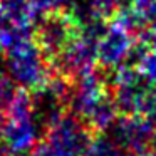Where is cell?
Wrapping results in <instances>:
<instances>
[{
    "label": "cell",
    "mask_w": 156,
    "mask_h": 156,
    "mask_svg": "<svg viewBox=\"0 0 156 156\" xmlns=\"http://www.w3.org/2000/svg\"><path fill=\"white\" fill-rule=\"evenodd\" d=\"M67 108L91 129L108 131L118 118V106L106 87V81L96 72L72 81Z\"/></svg>",
    "instance_id": "obj_1"
},
{
    "label": "cell",
    "mask_w": 156,
    "mask_h": 156,
    "mask_svg": "<svg viewBox=\"0 0 156 156\" xmlns=\"http://www.w3.org/2000/svg\"><path fill=\"white\" fill-rule=\"evenodd\" d=\"M4 66H5V61L2 59V55H0V71H2V67H4Z\"/></svg>",
    "instance_id": "obj_17"
},
{
    "label": "cell",
    "mask_w": 156,
    "mask_h": 156,
    "mask_svg": "<svg viewBox=\"0 0 156 156\" xmlns=\"http://www.w3.org/2000/svg\"><path fill=\"white\" fill-rule=\"evenodd\" d=\"M108 131L126 153L131 151L134 154L146 151V148L153 144L156 122L138 114H122L121 118H116Z\"/></svg>",
    "instance_id": "obj_6"
},
{
    "label": "cell",
    "mask_w": 156,
    "mask_h": 156,
    "mask_svg": "<svg viewBox=\"0 0 156 156\" xmlns=\"http://www.w3.org/2000/svg\"><path fill=\"white\" fill-rule=\"evenodd\" d=\"M5 69L9 77L25 91H34L52 77L49 59L34 39H27L7 49Z\"/></svg>",
    "instance_id": "obj_2"
},
{
    "label": "cell",
    "mask_w": 156,
    "mask_h": 156,
    "mask_svg": "<svg viewBox=\"0 0 156 156\" xmlns=\"http://www.w3.org/2000/svg\"><path fill=\"white\" fill-rule=\"evenodd\" d=\"M133 156H156V151H141V153H134Z\"/></svg>",
    "instance_id": "obj_16"
},
{
    "label": "cell",
    "mask_w": 156,
    "mask_h": 156,
    "mask_svg": "<svg viewBox=\"0 0 156 156\" xmlns=\"http://www.w3.org/2000/svg\"><path fill=\"white\" fill-rule=\"evenodd\" d=\"M42 15L35 10L32 0H0V22L17 29L34 30Z\"/></svg>",
    "instance_id": "obj_9"
},
{
    "label": "cell",
    "mask_w": 156,
    "mask_h": 156,
    "mask_svg": "<svg viewBox=\"0 0 156 156\" xmlns=\"http://www.w3.org/2000/svg\"><path fill=\"white\" fill-rule=\"evenodd\" d=\"M45 129L44 143L54 156H84L92 138V129L74 114L61 116Z\"/></svg>",
    "instance_id": "obj_3"
},
{
    "label": "cell",
    "mask_w": 156,
    "mask_h": 156,
    "mask_svg": "<svg viewBox=\"0 0 156 156\" xmlns=\"http://www.w3.org/2000/svg\"><path fill=\"white\" fill-rule=\"evenodd\" d=\"M77 34V27L66 12L47 14L39 20L37 27V44L42 49L44 55L52 61L74 35Z\"/></svg>",
    "instance_id": "obj_7"
},
{
    "label": "cell",
    "mask_w": 156,
    "mask_h": 156,
    "mask_svg": "<svg viewBox=\"0 0 156 156\" xmlns=\"http://www.w3.org/2000/svg\"><path fill=\"white\" fill-rule=\"evenodd\" d=\"M69 92L71 84L62 76L51 77L45 84L32 91V111L41 128H49L54 121L66 114L69 104Z\"/></svg>",
    "instance_id": "obj_5"
},
{
    "label": "cell",
    "mask_w": 156,
    "mask_h": 156,
    "mask_svg": "<svg viewBox=\"0 0 156 156\" xmlns=\"http://www.w3.org/2000/svg\"><path fill=\"white\" fill-rule=\"evenodd\" d=\"M17 91H15V82L10 77L0 74V114H7L9 106H10L12 99L15 98Z\"/></svg>",
    "instance_id": "obj_11"
},
{
    "label": "cell",
    "mask_w": 156,
    "mask_h": 156,
    "mask_svg": "<svg viewBox=\"0 0 156 156\" xmlns=\"http://www.w3.org/2000/svg\"><path fill=\"white\" fill-rule=\"evenodd\" d=\"M153 144H154V151H156V134H154V139H153Z\"/></svg>",
    "instance_id": "obj_18"
},
{
    "label": "cell",
    "mask_w": 156,
    "mask_h": 156,
    "mask_svg": "<svg viewBox=\"0 0 156 156\" xmlns=\"http://www.w3.org/2000/svg\"><path fill=\"white\" fill-rule=\"evenodd\" d=\"M134 44L131 32L112 22L106 27L98 42V64L109 71L119 67L129 59Z\"/></svg>",
    "instance_id": "obj_8"
},
{
    "label": "cell",
    "mask_w": 156,
    "mask_h": 156,
    "mask_svg": "<svg viewBox=\"0 0 156 156\" xmlns=\"http://www.w3.org/2000/svg\"><path fill=\"white\" fill-rule=\"evenodd\" d=\"M5 122H7V114H0V141H2V136H4Z\"/></svg>",
    "instance_id": "obj_15"
},
{
    "label": "cell",
    "mask_w": 156,
    "mask_h": 156,
    "mask_svg": "<svg viewBox=\"0 0 156 156\" xmlns=\"http://www.w3.org/2000/svg\"><path fill=\"white\" fill-rule=\"evenodd\" d=\"M54 69L69 82L94 71L98 64V42L76 34L69 44L52 59Z\"/></svg>",
    "instance_id": "obj_4"
},
{
    "label": "cell",
    "mask_w": 156,
    "mask_h": 156,
    "mask_svg": "<svg viewBox=\"0 0 156 156\" xmlns=\"http://www.w3.org/2000/svg\"><path fill=\"white\" fill-rule=\"evenodd\" d=\"M94 7L98 9V12L102 17H109V15H114L116 12L121 7H124L126 0H91Z\"/></svg>",
    "instance_id": "obj_13"
},
{
    "label": "cell",
    "mask_w": 156,
    "mask_h": 156,
    "mask_svg": "<svg viewBox=\"0 0 156 156\" xmlns=\"http://www.w3.org/2000/svg\"><path fill=\"white\" fill-rule=\"evenodd\" d=\"M30 156H54V153L49 149V146L44 141H39L30 151Z\"/></svg>",
    "instance_id": "obj_14"
},
{
    "label": "cell",
    "mask_w": 156,
    "mask_h": 156,
    "mask_svg": "<svg viewBox=\"0 0 156 156\" xmlns=\"http://www.w3.org/2000/svg\"><path fill=\"white\" fill-rule=\"evenodd\" d=\"M128 153L111 138V134H96L91 138L84 156H126Z\"/></svg>",
    "instance_id": "obj_10"
},
{
    "label": "cell",
    "mask_w": 156,
    "mask_h": 156,
    "mask_svg": "<svg viewBox=\"0 0 156 156\" xmlns=\"http://www.w3.org/2000/svg\"><path fill=\"white\" fill-rule=\"evenodd\" d=\"M35 10L44 17L54 12H66V9L71 7L72 0H32Z\"/></svg>",
    "instance_id": "obj_12"
}]
</instances>
